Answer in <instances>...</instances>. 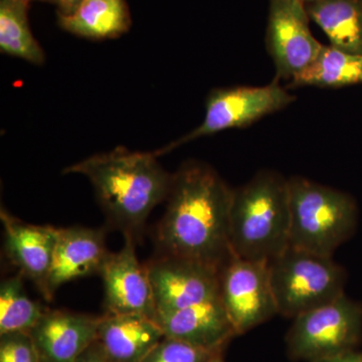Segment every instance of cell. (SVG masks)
Segmentation results:
<instances>
[{"label": "cell", "mask_w": 362, "mask_h": 362, "mask_svg": "<svg viewBox=\"0 0 362 362\" xmlns=\"http://www.w3.org/2000/svg\"><path fill=\"white\" fill-rule=\"evenodd\" d=\"M233 190L204 162H185L173 175L165 213L157 226L158 254L223 269L233 256L230 244Z\"/></svg>", "instance_id": "cell-1"}, {"label": "cell", "mask_w": 362, "mask_h": 362, "mask_svg": "<svg viewBox=\"0 0 362 362\" xmlns=\"http://www.w3.org/2000/svg\"><path fill=\"white\" fill-rule=\"evenodd\" d=\"M156 152L116 147L64 169V175L90 180L109 226L124 237H140L154 209L168 199L173 175L157 160Z\"/></svg>", "instance_id": "cell-2"}, {"label": "cell", "mask_w": 362, "mask_h": 362, "mask_svg": "<svg viewBox=\"0 0 362 362\" xmlns=\"http://www.w3.org/2000/svg\"><path fill=\"white\" fill-rule=\"evenodd\" d=\"M291 209L289 180L261 170L233 190L230 244L233 255L270 262L290 247Z\"/></svg>", "instance_id": "cell-3"}, {"label": "cell", "mask_w": 362, "mask_h": 362, "mask_svg": "<svg viewBox=\"0 0 362 362\" xmlns=\"http://www.w3.org/2000/svg\"><path fill=\"white\" fill-rule=\"evenodd\" d=\"M288 180L290 247L332 257L356 230V202L345 192L307 178L293 176Z\"/></svg>", "instance_id": "cell-4"}, {"label": "cell", "mask_w": 362, "mask_h": 362, "mask_svg": "<svg viewBox=\"0 0 362 362\" xmlns=\"http://www.w3.org/2000/svg\"><path fill=\"white\" fill-rule=\"evenodd\" d=\"M279 315L295 318L345 294L346 274L332 257L289 247L269 262Z\"/></svg>", "instance_id": "cell-5"}, {"label": "cell", "mask_w": 362, "mask_h": 362, "mask_svg": "<svg viewBox=\"0 0 362 362\" xmlns=\"http://www.w3.org/2000/svg\"><path fill=\"white\" fill-rule=\"evenodd\" d=\"M361 334L362 306L343 294L293 318L288 354L294 361H322L356 350Z\"/></svg>", "instance_id": "cell-6"}, {"label": "cell", "mask_w": 362, "mask_h": 362, "mask_svg": "<svg viewBox=\"0 0 362 362\" xmlns=\"http://www.w3.org/2000/svg\"><path fill=\"white\" fill-rule=\"evenodd\" d=\"M294 100L293 95L277 82L262 87L239 86L211 90L206 97V115L201 125L156 153L160 156L204 136L246 127L263 117L282 110Z\"/></svg>", "instance_id": "cell-7"}, {"label": "cell", "mask_w": 362, "mask_h": 362, "mask_svg": "<svg viewBox=\"0 0 362 362\" xmlns=\"http://www.w3.org/2000/svg\"><path fill=\"white\" fill-rule=\"evenodd\" d=\"M144 266L153 292L156 319L220 298V268L168 255H158Z\"/></svg>", "instance_id": "cell-8"}, {"label": "cell", "mask_w": 362, "mask_h": 362, "mask_svg": "<svg viewBox=\"0 0 362 362\" xmlns=\"http://www.w3.org/2000/svg\"><path fill=\"white\" fill-rule=\"evenodd\" d=\"M220 298L237 335L278 315L269 262L233 256L221 271Z\"/></svg>", "instance_id": "cell-9"}, {"label": "cell", "mask_w": 362, "mask_h": 362, "mask_svg": "<svg viewBox=\"0 0 362 362\" xmlns=\"http://www.w3.org/2000/svg\"><path fill=\"white\" fill-rule=\"evenodd\" d=\"M309 18L306 4L300 0H270L267 45L278 78L292 80L320 52L323 45L311 33Z\"/></svg>", "instance_id": "cell-10"}, {"label": "cell", "mask_w": 362, "mask_h": 362, "mask_svg": "<svg viewBox=\"0 0 362 362\" xmlns=\"http://www.w3.org/2000/svg\"><path fill=\"white\" fill-rule=\"evenodd\" d=\"M135 243L126 235L120 251L110 252L100 272L105 310L106 314H139L156 320L151 283L145 266L136 256Z\"/></svg>", "instance_id": "cell-11"}, {"label": "cell", "mask_w": 362, "mask_h": 362, "mask_svg": "<svg viewBox=\"0 0 362 362\" xmlns=\"http://www.w3.org/2000/svg\"><path fill=\"white\" fill-rule=\"evenodd\" d=\"M0 220L4 226V252L7 258L49 301L47 281L58 228L25 223L4 207L0 211Z\"/></svg>", "instance_id": "cell-12"}, {"label": "cell", "mask_w": 362, "mask_h": 362, "mask_svg": "<svg viewBox=\"0 0 362 362\" xmlns=\"http://www.w3.org/2000/svg\"><path fill=\"white\" fill-rule=\"evenodd\" d=\"M109 255L103 228L78 226L58 228L47 281L49 301L66 283L100 274Z\"/></svg>", "instance_id": "cell-13"}, {"label": "cell", "mask_w": 362, "mask_h": 362, "mask_svg": "<svg viewBox=\"0 0 362 362\" xmlns=\"http://www.w3.org/2000/svg\"><path fill=\"white\" fill-rule=\"evenodd\" d=\"M100 318L71 311H45L30 331L40 362L77 361L97 341Z\"/></svg>", "instance_id": "cell-14"}, {"label": "cell", "mask_w": 362, "mask_h": 362, "mask_svg": "<svg viewBox=\"0 0 362 362\" xmlns=\"http://www.w3.org/2000/svg\"><path fill=\"white\" fill-rule=\"evenodd\" d=\"M164 337L211 351H223L238 337L221 298L157 317Z\"/></svg>", "instance_id": "cell-15"}, {"label": "cell", "mask_w": 362, "mask_h": 362, "mask_svg": "<svg viewBox=\"0 0 362 362\" xmlns=\"http://www.w3.org/2000/svg\"><path fill=\"white\" fill-rule=\"evenodd\" d=\"M164 337L154 319L139 314H105L97 341L114 362H140Z\"/></svg>", "instance_id": "cell-16"}, {"label": "cell", "mask_w": 362, "mask_h": 362, "mask_svg": "<svg viewBox=\"0 0 362 362\" xmlns=\"http://www.w3.org/2000/svg\"><path fill=\"white\" fill-rule=\"evenodd\" d=\"M58 21L66 32L93 40L117 39L132 25L126 0H83L70 16L59 14Z\"/></svg>", "instance_id": "cell-17"}, {"label": "cell", "mask_w": 362, "mask_h": 362, "mask_svg": "<svg viewBox=\"0 0 362 362\" xmlns=\"http://www.w3.org/2000/svg\"><path fill=\"white\" fill-rule=\"evenodd\" d=\"M306 7L331 45L362 54V0H315Z\"/></svg>", "instance_id": "cell-18"}, {"label": "cell", "mask_w": 362, "mask_h": 362, "mask_svg": "<svg viewBox=\"0 0 362 362\" xmlns=\"http://www.w3.org/2000/svg\"><path fill=\"white\" fill-rule=\"evenodd\" d=\"M356 84H362V54L331 45H323L311 65L291 80L293 87L338 89Z\"/></svg>", "instance_id": "cell-19"}, {"label": "cell", "mask_w": 362, "mask_h": 362, "mask_svg": "<svg viewBox=\"0 0 362 362\" xmlns=\"http://www.w3.org/2000/svg\"><path fill=\"white\" fill-rule=\"evenodd\" d=\"M28 9L25 0H0V52L42 66L45 54L30 30Z\"/></svg>", "instance_id": "cell-20"}, {"label": "cell", "mask_w": 362, "mask_h": 362, "mask_svg": "<svg viewBox=\"0 0 362 362\" xmlns=\"http://www.w3.org/2000/svg\"><path fill=\"white\" fill-rule=\"evenodd\" d=\"M23 278L18 273L0 286V335L30 332L47 311L28 296Z\"/></svg>", "instance_id": "cell-21"}, {"label": "cell", "mask_w": 362, "mask_h": 362, "mask_svg": "<svg viewBox=\"0 0 362 362\" xmlns=\"http://www.w3.org/2000/svg\"><path fill=\"white\" fill-rule=\"evenodd\" d=\"M218 352L163 337L140 362H209Z\"/></svg>", "instance_id": "cell-22"}, {"label": "cell", "mask_w": 362, "mask_h": 362, "mask_svg": "<svg viewBox=\"0 0 362 362\" xmlns=\"http://www.w3.org/2000/svg\"><path fill=\"white\" fill-rule=\"evenodd\" d=\"M0 362H40L30 332L1 334Z\"/></svg>", "instance_id": "cell-23"}, {"label": "cell", "mask_w": 362, "mask_h": 362, "mask_svg": "<svg viewBox=\"0 0 362 362\" xmlns=\"http://www.w3.org/2000/svg\"><path fill=\"white\" fill-rule=\"evenodd\" d=\"M75 362H114L102 349L98 341L93 343L89 349H86Z\"/></svg>", "instance_id": "cell-24"}, {"label": "cell", "mask_w": 362, "mask_h": 362, "mask_svg": "<svg viewBox=\"0 0 362 362\" xmlns=\"http://www.w3.org/2000/svg\"><path fill=\"white\" fill-rule=\"evenodd\" d=\"M316 362H362V351L352 350V351L346 352V354Z\"/></svg>", "instance_id": "cell-25"}, {"label": "cell", "mask_w": 362, "mask_h": 362, "mask_svg": "<svg viewBox=\"0 0 362 362\" xmlns=\"http://www.w3.org/2000/svg\"><path fill=\"white\" fill-rule=\"evenodd\" d=\"M83 0H59V13L61 16H70L78 6L82 4Z\"/></svg>", "instance_id": "cell-26"}, {"label": "cell", "mask_w": 362, "mask_h": 362, "mask_svg": "<svg viewBox=\"0 0 362 362\" xmlns=\"http://www.w3.org/2000/svg\"><path fill=\"white\" fill-rule=\"evenodd\" d=\"M221 354H223V352H218V354H214L209 362H223Z\"/></svg>", "instance_id": "cell-27"}, {"label": "cell", "mask_w": 362, "mask_h": 362, "mask_svg": "<svg viewBox=\"0 0 362 362\" xmlns=\"http://www.w3.org/2000/svg\"><path fill=\"white\" fill-rule=\"evenodd\" d=\"M25 1H28V2L42 1V2H47V4H56V6H58V4H59V0H25Z\"/></svg>", "instance_id": "cell-28"}, {"label": "cell", "mask_w": 362, "mask_h": 362, "mask_svg": "<svg viewBox=\"0 0 362 362\" xmlns=\"http://www.w3.org/2000/svg\"><path fill=\"white\" fill-rule=\"evenodd\" d=\"M300 1L304 2L305 4H311V2L315 1V0H300Z\"/></svg>", "instance_id": "cell-29"}]
</instances>
